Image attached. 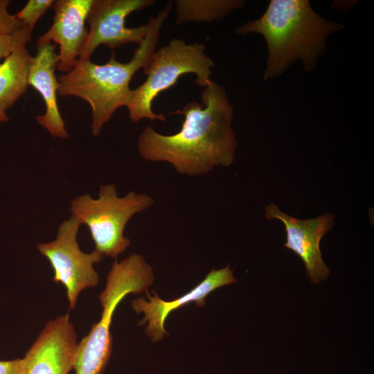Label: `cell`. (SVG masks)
I'll list each match as a JSON object with an SVG mask.
<instances>
[{
  "instance_id": "d6986e66",
  "label": "cell",
  "mask_w": 374,
  "mask_h": 374,
  "mask_svg": "<svg viewBox=\"0 0 374 374\" xmlns=\"http://www.w3.org/2000/svg\"><path fill=\"white\" fill-rule=\"evenodd\" d=\"M21 359L0 361V374H21Z\"/></svg>"
},
{
  "instance_id": "277c9868",
  "label": "cell",
  "mask_w": 374,
  "mask_h": 374,
  "mask_svg": "<svg viewBox=\"0 0 374 374\" xmlns=\"http://www.w3.org/2000/svg\"><path fill=\"white\" fill-rule=\"evenodd\" d=\"M154 280L153 269L141 255L132 253L113 263L99 296L101 318L78 343L73 366L75 374L103 373L112 353L110 326L117 305L127 294L146 291Z\"/></svg>"
},
{
  "instance_id": "e0dca14e",
  "label": "cell",
  "mask_w": 374,
  "mask_h": 374,
  "mask_svg": "<svg viewBox=\"0 0 374 374\" xmlns=\"http://www.w3.org/2000/svg\"><path fill=\"white\" fill-rule=\"evenodd\" d=\"M32 32L22 26L8 35H0V60L5 59L17 48L26 46L31 40Z\"/></svg>"
},
{
  "instance_id": "52a82bcc",
  "label": "cell",
  "mask_w": 374,
  "mask_h": 374,
  "mask_svg": "<svg viewBox=\"0 0 374 374\" xmlns=\"http://www.w3.org/2000/svg\"><path fill=\"white\" fill-rule=\"evenodd\" d=\"M80 226L71 215L60 224L53 241L37 244L38 251L48 260L54 271L53 280L66 288L70 310L75 308L82 290L98 284L99 276L93 265L105 258L96 250L89 253L80 250L77 242Z\"/></svg>"
},
{
  "instance_id": "7a4b0ae2",
  "label": "cell",
  "mask_w": 374,
  "mask_h": 374,
  "mask_svg": "<svg viewBox=\"0 0 374 374\" xmlns=\"http://www.w3.org/2000/svg\"><path fill=\"white\" fill-rule=\"evenodd\" d=\"M343 29L344 24L314 11L308 0H271L260 18L238 26L235 33L264 37L268 52L266 81L282 75L296 60L312 72L326 50L328 36Z\"/></svg>"
},
{
  "instance_id": "9a60e30c",
  "label": "cell",
  "mask_w": 374,
  "mask_h": 374,
  "mask_svg": "<svg viewBox=\"0 0 374 374\" xmlns=\"http://www.w3.org/2000/svg\"><path fill=\"white\" fill-rule=\"evenodd\" d=\"M244 4L242 0H177L175 22L180 25L221 20Z\"/></svg>"
},
{
  "instance_id": "8992f818",
  "label": "cell",
  "mask_w": 374,
  "mask_h": 374,
  "mask_svg": "<svg viewBox=\"0 0 374 374\" xmlns=\"http://www.w3.org/2000/svg\"><path fill=\"white\" fill-rule=\"evenodd\" d=\"M153 203L154 199L145 193L132 191L118 197L116 185L107 184L100 186L97 199L89 194L73 199L70 211L80 225L88 226L95 250L116 259L131 244L124 235L127 222Z\"/></svg>"
},
{
  "instance_id": "5bb4252c",
  "label": "cell",
  "mask_w": 374,
  "mask_h": 374,
  "mask_svg": "<svg viewBox=\"0 0 374 374\" xmlns=\"http://www.w3.org/2000/svg\"><path fill=\"white\" fill-rule=\"evenodd\" d=\"M32 60L26 46H21L0 63V122L9 120L6 110L27 91Z\"/></svg>"
},
{
  "instance_id": "9c48e42d",
  "label": "cell",
  "mask_w": 374,
  "mask_h": 374,
  "mask_svg": "<svg viewBox=\"0 0 374 374\" xmlns=\"http://www.w3.org/2000/svg\"><path fill=\"white\" fill-rule=\"evenodd\" d=\"M265 217L281 221L285 229L284 247L292 251L303 262L307 276L312 284L326 280L329 267L320 249L322 238L332 228L335 215L327 213L314 218L300 220L282 212L274 203L266 206Z\"/></svg>"
},
{
  "instance_id": "3957f363",
  "label": "cell",
  "mask_w": 374,
  "mask_h": 374,
  "mask_svg": "<svg viewBox=\"0 0 374 374\" xmlns=\"http://www.w3.org/2000/svg\"><path fill=\"white\" fill-rule=\"evenodd\" d=\"M171 9L172 3H168L156 17H149L148 33L129 62H118L114 53L103 64L93 63L89 57H78L72 70L58 78L60 96L78 97L89 105L94 136L100 134L116 110L124 106L131 89L130 82L139 70L148 65Z\"/></svg>"
},
{
  "instance_id": "ba28073f",
  "label": "cell",
  "mask_w": 374,
  "mask_h": 374,
  "mask_svg": "<svg viewBox=\"0 0 374 374\" xmlns=\"http://www.w3.org/2000/svg\"><path fill=\"white\" fill-rule=\"evenodd\" d=\"M154 3V0H93L87 19L88 37L79 57L90 58L100 45L111 49L126 44L139 45L148 33V24L128 28L126 17Z\"/></svg>"
},
{
  "instance_id": "2e32d148",
  "label": "cell",
  "mask_w": 374,
  "mask_h": 374,
  "mask_svg": "<svg viewBox=\"0 0 374 374\" xmlns=\"http://www.w3.org/2000/svg\"><path fill=\"white\" fill-rule=\"evenodd\" d=\"M54 1L53 0H29L25 6L15 15L22 26L33 32L37 21L53 5Z\"/></svg>"
},
{
  "instance_id": "ac0fdd59",
  "label": "cell",
  "mask_w": 374,
  "mask_h": 374,
  "mask_svg": "<svg viewBox=\"0 0 374 374\" xmlns=\"http://www.w3.org/2000/svg\"><path fill=\"white\" fill-rule=\"evenodd\" d=\"M8 0H0V35H8L22 26L15 15L8 12Z\"/></svg>"
},
{
  "instance_id": "30bf717a",
  "label": "cell",
  "mask_w": 374,
  "mask_h": 374,
  "mask_svg": "<svg viewBox=\"0 0 374 374\" xmlns=\"http://www.w3.org/2000/svg\"><path fill=\"white\" fill-rule=\"evenodd\" d=\"M77 346L69 314L49 321L21 359V374H69L73 369Z\"/></svg>"
},
{
  "instance_id": "5b68a950",
  "label": "cell",
  "mask_w": 374,
  "mask_h": 374,
  "mask_svg": "<svg viewBox=\"0 0 374 374\" xmlns=\"http://www.w3.org/2000/svg\"><path fill=\"white\" fill-rule=\"evenodd\" d=\"M214 62L206 54L205 45L188 44L181 39H173L155 51L144 69L147 75L143 84L130 89L124 106L129 111L132 123L147 118L166 121L165 114H155L152 103L162 91L176 84L179 78L193 73L197 85L206 87L211 81Z\"/></svg>"
},
{
  "instance_id": "6da1fadb",
  "label": "cell",
  "mask_w": 374,
  "mask_h": 374,
  "mask_svg": "<svg viewBox=\"0 0 374 374\" xmlns=\"http://www.w3.org/2000/svg\"><path fill=\"white\" fill-rule=\"evenodd\" d=\"M203 105L192 101L174 114L184 116L181 129L164 135L152 125L140 134L137 150L143 159L166 162L179 173L204 175L215 167H228L238 145L232 127L233 107L224 87L211 80L204 88Z\"/></svg>"
},
{
  "instance_id": "7c38bea8",
  "label": "cell",
  "mask_w": 374,
  "mask_h": 374,
  "mask_svg": "<svg viewBox=\"0 0 374 374\" xmlns=\"http://www.w3.org/2000/svg\"><path fill=\"white\" fill-rule=\"evenodd\" d=\"M238 280L233 276L230 265L220 269H212L197 285L184 295L172 301H164L153 291L154 296L146 290L148 301L144 299L133 300L132 306L137 312L144 313V318L139 325L148 323L145 328L147 335L153 342L161 341L165 335L166 320L170 312L189 303L195 302L199 307L205 305V299L211 292L222 286L235 283Z\"/></svg>"
},
{
  "instance_id": "8fae6325",
  "label": "cell",
  "mask_w": 374,
  "mask_h": 374,
  "mask_svg": "<svg viewBox=\"0 0 374 374\" xmlns=\"http://www.w3.org/2000/svg\"><path fill=\"white\" fill-rule=\"evenodd\" d=\"M93 0H57L53 5L55 15L51 28L37 43L59 45L57 69L68 73L74 67L87 42L89 30L85 22Z\"/></svg>"
},
{
  "instance_id": "4fadbf2b",
  "label": "cell",
  "mask_w": 374,
  "mask_h": 374,
  "mask_svg": "<svg viewBox=\"0 0 374 374\" xmlns=\"http://www.w3.org/2000/svg\"><path fill=\"white\" fill-rule=\"evenodd\" d=\"M55 48L53 43H37V53L33 56L28 83L40 93L45 104L44 114L37 116L36 121L52 136L69 139L57 102L60 82L55 70L59 55Z\"/></svg>"
}]
</instances>
